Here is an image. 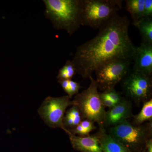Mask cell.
<instances>
[{
	"instance_id": "22",
	"label": "cell",
	"mask_w": 152,
	"mask_h": 152,
	"mask_svg": "<svg viewBox=\"0 0 152 152\" xmlns=\"http://www.w3.org/2000/svg\"><path fill=\"white\" fill-rule=\"evenodd\" d=\"M99 94L101 102L104 107H108L111 108L116 104L114 102L111 100L103 92L99 93Z\"/></svg>"
},
{
	"instance_id": "16",
	"label": "cell",
	"mask_w": 152,
	"mask_h": 152,
	"mask_svg": "<svg viewBox=\"0 0 152 152\" xmlns=\"http://www.w3.org/2000/svg\"><path fill=\"white\" fill-rule=\"evenodd\" d=\"M152 118V100L147 101L144 103L141 111L134 117L135 122L141 124L145 121L151 119Z\"/></svg>"
},
{
	"instance_id": "11",
	"label": "cell",
	"mask_w": 152,
	"mask_h": 152,
	"mask_svg": "<svg viewBox=\"0 0 152 152\" xmlns=\"http://www.w3.org/2000/svg\"><path fill=\"white\" fill-rule=\"evenodd\" d=\"M131 115V103L123 98L121 102L106 112L104 124L106 126H115L126 121Z\"/></svg>"
},
{
	"instance_id": "14",
	"label": "cell",
	"mask_w": 152,
	"mask_h": 152,
	"mask_svg": "<svg viewBox=\"0 0 152 152\" xmlns=\"http://www.w3.org/2000/svg\"><path fill=\"white\" fill-rule=\"evenodd\" d=\"M126 10L130 14L133 23L143 18L145 0H126Z\"/></svg>"
},
{
	"instance_id": "10",
	"label": "cell",
	"mask_w": 152,
	"mask_h": 152,
	"mask_svg": "<svg viewBox=\"0 0 152 152\" xmlns=\"http://www.w3.org/2000/svg\"><path fill=\"white\" fill-rule=\"evenodd\" d=\"M62 129L69 136L73 148L82 152H102L99 138L98 136H76L69 131L63 128Z\"/></svg>"
},
{
	"instance_id": "8",
	"label": "cell",
	"mask_w": 152,
	"mask_h": 152,
	"mask_svg": "<svg viewBox=\"0 0 152 152\" xmlns=\"http://www.w3.org/2000/svg\"><path fill=\"white\" fill-rule=\"evenodd\" d=\"M123 90L129 97L136 101L148 99L151 92V77L133 70L123 79Z\"/></svg>"
},
{
	"instance_id": "1",
	"label": "cell",
	"mask_w": 152,
	"mask_h": 152,
	"mask_svg": "<svg viewBox=\"0 0 152 152\" xmlns=\"http://www.w3.org/2000/svg\"><path fill=\"white\" fill-rule=\"evenodd\" d=\"M129 25L127 17L117 14L99 28L94 37L78 47L72 61L77 73L88 78L110 61L133 60L137 47L129 35Z\"/></svg>"
},
{
	"instance_id": "5",
	"label": "cell",
	"mask_w": 152,
	"mask_h": 152,
	"mask_svg": "<svg viewBox=\"0 0 152 152\" xmlns=\"http://www.w3.org/2000/svg\"><path fill=\"white\" fill-rule=\"evenodd\" d=\"M133 61L132 59L112 60L98 68L94 72L98 88L104 91L114 88L130 70Z\"/></svg>"
},
{
	"instance_id": "3",
	"label": "cell",
	"mask_w": 152,
	"mask_h": 152,
	"mask_svg": "<svg viewBox=\"0 0 152 152\" xmlns=\"http://www.w3.org/2000/svg\"><path fill=\"white\" fill-rule=\"evenodd\" d=\"M122 3L121 0H82L81 26L99 28L118 14Z\"/></svg>"
},
{
	"instance_id": "9",
	"label": "cell",
	"mask_w": 152,
	"mask_h": 152,
	"mask_svg": "<svg viewBox=\"0 0 152 152\" xmlns=\"http://www.w3.org/2000/svg\"><path fill=\"white\" fill-rule=\"evenodd\" d=\"M132 70L140 72L149 77L152 74V44L141 42L137 47L134 55Z\"/></svg>"
},
{
	"instance_id": "21",
	"label": "cell",
	"mask_w": 152,
	"mask_h": 152,
	"mask_svg": "<svg viewBox=\"0 0 152 152\" xmlns=\"http://www.w3.org/2000/svg\"><path fill=\"white\" fill-rule=\"evenodd\" d=\"M69 131L74 135L77 134L80 135V136H82V137L88 135L91 132L82 127L80 125V124L78 125L77 126L74 128L72 129Z\"/></svg>"
},
{
	"instance_id": "4",
	"label": "cell",
	"mask_w": 152,
	"mask_h": 152,
	"mask_svg": "<svg viewBox=\"0 0 152 152\" xmlns=\"http://www.w3.org/2000/svg\"><path fill=\"white\" fill-rule=\"evenodd\" d=\"M89 78L91 83L88 88L76 95L72 105L77 107L82 118L97 123L103 129L106 114L104 107L101 102L96 82L92 76Z\"/></svg>"
},
{
	"instance_id": "7",
	"label": "cell",
	"mask_w": 152,
	"mask_h": 152,
	"mask_svg": "<svg viewBox=\"0 0 152 152\" xmlns=\"http://www.w3.org/2000/svg\"><path fill=\"white\" fill-rule=\"evenodd\" d=\"M71 98L68 96L59 97L48 96L38 109L39 115L49 127L64 128L63 120L66 109L72 105Z\"/></svg>"
},
{
	"instance_id": "20",
	"label": "cell",
	"mask_w": 152,
	"mask_h": 152,
	"mask_svg": "<svg viewBox=\"0 0 152 152\" xmlns=\"http://www.w3.org/2000/svg\"><path fill=\"white\" fill-rule=\"evenodd\" d=\"M143 18H152V0H145Z\"/></svg>"
},
{
	"instance_id": "24",
	"label": "cell",
	"mask_w": 152,
	"mask_h": 152,
	"mask_svg": "<svg viewBox=\"0 0 152 152\" xmlns=\"http://www.w3.org/2000/svg\"><path fill=\"white\" fill-rule=\"evenodd\" d=\"M144 152H152V140L151 139H149L146 142Z\"/></svg>"
},
{
	"instance_id": "18",
	"label": "cell",
	"mask_w": 152,
	"mask_h": 152,
	"mask_svg": "<svg viewBox=\"0 0 152 152\" xmlns=\"http://www.w3.org/2000/svg\"><path fill=\"white\" fill-rule=\"evenodd\" d=\"M81 88V86L79 83L72 80H69L67 88L65 92L67 94V96L72 98L74 95L78 94Z\"/></svg>"
},
{
	"instance_id": "25",
	"label": "cell",
	"mask_w": 152,
	"mask_h": 152,
	"mask_svg": "<svg viewBox=\"0 0 152 152\" xmlns=\"http://www.w3.org/2000/svg\"><path fill=\"white\" fill-rule=\"evenodd\" d=\"M142 152H144V151H143Z\"/></svg>"
},
{
	"instance_id": "12",
	"label": "cell",
	"mask_w": 152,
	"mask_h": 152,
	"mask_svg": "<svg viewBox=\"0 0 152 152\" xmlns=\"http://www.w3.org/2000/svg\"><path fill=\"white\" fill-rule=\"evenodd\" d=\"M101 131L99 137L102 152H130L115 139L106 134L104 129Z\"/></svg>"
},
{
	"instance_id": "13",
	"label": "cell",
	"mask_w": 152,
	"mask_h": 152,
	"mask_svg": "<svg viewBox=\"0 0 152 152\" xmlns=\"http://www.w3.org/2000/svg\"><path fill=\"white\" fill-rule=\"evenodd\" d=\"M141 36L142 42L152 44V18H143L133 23Z\"/></svg>"
},
{
	"instance_id": "19",
	"label": "cell",
	"mask_w": 152,
	"mask_h": 152,
	"mask_svg": "<svg viewBox=\"0 0 152 152\" xmlns=\"http://www.w3.org/2000/svg\"><path fill=\"white\" fill-rule=\"evenodd\" d=\"M103 92L115 104H118L122 99L123 98L121 96L120 93L116 91L114 88L106 90Z\"/></svg>"
},
{
	"instance_id": "17",
	"label": "cell",
	"mask_w": 152,
	"mask_h": 152,
	"mask_svg": "<svg viewBox=\"0 0 152 152\" xmlns=\"http://www.w3.org/2000/svg\"><path fill=\"white\" fill-rule=\"evenodd\" d=\"M76 73L77 72L73 63L72 61L68 60L59 71L57 79L58 80H72Z\"/></svg>"
},
{
	"instance_id": "23",
	"label": "cell",
	"mask_w": 152,
	"mask_h": 152,
	"mask_svg": "<svg viewBox=\"0 0 152 152\" xmlns=\"http://www.w3.org/2000/svg\"><path fill=\"white\" fill-rule=\"evenodd\" d=\"M80 124L82 127L90 132H91L93 130L96 128L94 122L89 120H86L82 121Z\"/></svg>"
},
{
	"instance_id": "15",
	"label": "cell",
	"mask_w": 152,
	"mask_h": 152,
	"mask_svg": "<svg viewBox=\"0 0 152 152\" xmlns=\"http://www.w3.org/2000/svg\"><path fill=\"white\" fill-rule=\"evenodd\" d=\"M82 117L77 106L72 105L66 113L63 120L64 128L71 130L82 121Z\"/></svg>"
},
{
	"instance_id": "6",
	"label": "cell",
	"mask_w": 152,
	"mask_h": 152,
	"mask_svg": "<svg viewBox=\"0 0 152 152\" xmlns=\"http://www.w3.org/2000/svg\"><path fill=\"white\" fill-rule=\"evenodd\" d=\"M110 135L130 152H138L145 147L148 131L147 128L133 126L126 121L114 126Z\"/></svg>"
},
{
	"instance_id": "2",
	"label": "cell",
	"mask_w": 152,
	"mask_h": 152,
	"mask_svg": "<svg viewBox=\"0 0 152 152\" xmlns=\"http://www.w3.org/2000/svg\"><path fill=\"white\" fill-rule=\"evenodd\" d=\"M45 16L57 30H64L70 36L80 26L82 0H43Z\"/></svg>"
}]
</instances>
